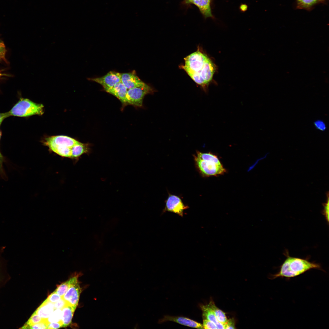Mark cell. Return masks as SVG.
Returning a JSON list of instances; mask_svg holds the SVG:
<instances>
[{
	"label": "cell",
	"instance_id": "obj_1",
	"mask_svg": "<svg viewBox=\"0 0 329 329\" xmlns=\"http://www.w3.org/2000/svg\"><path fill=\"white\" fill-rule=\"evenodd\" d=\"M182 68L197 84L204 89L212 80L216 66L205 54L197 51L184 58Z\"/></svg>",
	"mask_w": 329,
	"mask_h": 329
},
{
	"label": "cell",
	"instance_id": "obj_2",
	"mask_svg": "<svg viewBox=\"0 0 329 329\" xmlns=\"http://www.w3.org/2000/svg\"><path fill=\"white\" fill-rule=\"evenodd\" d=\"M50 150L63 157L77 161L84 154H89L90 144L84 143L70 137L54 136L47 137L42 141Z\"/></svg>",
	"mask_w": 329,
	"mask_h": 329
},
{
	"label": "cell",
	"instance_id": "obj_3",
	"mask_svg": "<svg viewBox=\"0 0 329 329\" xmlns=\"http://www.w3.org/2000/svg\"><path fill=\"white\" fill-rule=\"evenodd\" d=\"M280 267L279 271L271 275V279L278 278H290L302 274L312 269L324 271L320 264L310 261L306 259L293 257L288 255Z\"/></svg>",
	"mask_w": 329,
	"mask_h": 329
},
{
	"label": "cell",
	"instance_id": "obj_4",
	"mask_svg": "<svg viewBox=\"0 0 329 329\" xmlns=\"http://www.w3.org/2000/svg\"><path fill=\"white\" fill-rule=\"evenodd\" d=\"M194 159L197 168L204 176H217L226 172L217 156L210 152L197 151Z\"/></svg>",
	"mask_w": 329,
	"mask_h": 329
},
{
	"label": "cell",
	"instance_id": "obj_5",
	"mask_svg": "<svg viewBox=\"0 0 329 329\" xmlns=\"http://www.w3.org/2000/svg\"><path fill=\"white\" fill-rule=\"evenodd\" d=\"M44 106L27 98H20L9 111L10 116L27 117L34 115H41Z\"/></svg>",
	"mask_w": 329,
	"mask_h": 329
},
{
	"label": "cell",
	"instance_id": "obj_6",
	"mask_svg": "<svg viewBox=\"0 0 329 329\" xmlns=\"http://www.w3.org/2000/svg\"><path fill=\"white\" fill-rule=\"evenodd\" d=\"M152 91L151 88L143 82L137 86L128 90L126 96V103L136 106L141 107L144 96Z\"/></svg>",
	"mask_w": 329,
	"mask_h": 329
},
{
	"label": "cell",
	"instance_id": "obj_7",
	"mask_svg": "<svg viewBox=\"0 0 329 329\" xmlns=\"http://www.w3.org/2000/svg\"><path fill=\"white\" fill-rule=\"evenodd\" d=\"M88 80L99 84L106 91L121 81V73L114 71H110L101 77L89 78Z\"/></svg>",
	"mask_w": 329,
	"mask_h": 329
},
{
	"label": "cell",
	"instance_id": "obj_8",
	"mask_svg": "<svg viewBox=\"0 0 329 329\" xmlns=\"http://www.w3.org/2000/svg\"><path fill=\"white\" fill-rule=\"evenodd\" d=\"M188 208V207L183 204L179 197L170 194L166 201L165 207L164 212H172L182 217L184 210Z\"/></svg>",
	"mask_w": 329,
	"mask_h": 329
},
{
	"label": "cell",
	"instance_id": "obj_9",
	"mask_svg": "<svg viewBox=\"0 0 329 329\" xmlns=\"http://www.w3.org/2000/svg\"><path fill=\"white\" fill-rule=\"evenodd\" d=\"M81 292V290L78 281L69 288L62 298L67 304L76 307Z\"/></svg>",
	"mask_w": 329,
	"mask_h": 329
},
{
	"label": "cell",
	"instance_id": "obj_10",
	"mask_svg": "<svg viewBox=\"0 0 329 329\" xmlns=\"http://www.w3.org/2000/svg\"><path fill=\"white\" fill-rule=\"evenodd\" d=\"M172 321L188 327L199 329L203 328V324L189 318L180 316L165 315L160 319L159 323Z\"/></svg>",
	"mask_w": 329,
	"mask_h": 329
},
{
	"label": "cell",
	"instance_id": "obj_11",
	"mask_svg": "<svg viewBox=\"0 0 329 329\" xmlns=\"http://www.w3.org/2000/svg\"><path fill=\"white\" fill-rule=\"evenodd\" d=\"M121 80L127 89L136 87L143 82L136 75L135 70L121 73Z\"/></svg>",
	"mask_w": 329,
	"mask_h": 329
},
{
	"label": "cell",
	"instance_id": "obj_12",
	"mask_svg": "<svg viewBox=\"0 0 329 329\" xmlns=\"http://www.w3.org/2000/svg\"><path fill=\"white\" fill-rule=\"evenodd\" d=\"M127 90V89L121 81L106 91L115 97L122 103L126 104V96Z\"/></svg>",
	"mask_w": 329,
	"mask_h": 329
},
{
	"label": "cell",
	"instance_id": "obj_13",
	"mask_svg": "<svg viewBox=\"0 0 329 329\" xmlns=\"http://www.w3.org/2000/svg\"><path fill=\"white\" fill-rule=\"evenodd\" d=\"M55 309L54 303L46 299L34 312L43 319L46 320Z\"/></svg>",
	"mask_w": 329,
	"mask_h": 329
},
{
	"label": "cell",
	"instance_id": "obj_14",
	"mask_svg": "<svg viewBox=\"0 0 329 329\" xmlns=\"http://www.w3.org/2000/svg\"><path fill=\"white\" fill-rule=\"evenodd\" d=\"M200 307L202 311L203 319L207 320L214 323L218 329H224V325L218 321L213 310L208 304L201 305Z\"/></svg>",
	"mask_w": 329,
	"mask_h": 329
},
{
	"label": "cell",
	"instance_id": "obj_15",
	"mask_svg": "<svg viewBox=\"0 0 329 329\" xmlns=\"http://www.w3.org/2000/svg\"><path fill=\"white\" fill-rule=\"evenodd\" d=\"M76 308L67 304L61 309L62 327H66L70 324Z\"/></svg>",
	"mask_w": 329,
	"mask_h": 329
},
{
	"label": "cell",
	"instance_id": "obj_16",
	"mask_svg": "<svg viewBox=\"0 0 329 329\" xmlns=\"http://www.w3.org/2000/svg\"><path fill=\"white\" fill-rule=\"evenodd\" d=\"M211 0H195L191 2L199 9L200 12L206 18L212 17L210 8Z\"/></svg>",
	"mask_w": 329,
	"mask_h": 329
},
{
	"label": "cell",
	"instance_id": "obj_17",
	"mask_svg": "<svg viewBox=\"0 0 329 329\" xmlns=\"http://www.w3.org/2000/svg\"><path fill=\"white\" fill-rule=\"evenodd\" d=\"M78 276L70 278L69 280L58 285L54 291L62 297L70 287L78 281Z\"/></svg>",
	"mask_w": 329,
	"mask_h": 329
},
{
	"label": "cell",
	"instance_id": "obj_18",
	"mask_svg": "<svg viewBox=\"0 0 329 329\" xmlns=\"http://www.w3.org/2000/svg\"><path fill=\"white\" fill-rule=\"evenodd\" d=\"M208 305L213 310L218 321L224 325L225 324L228 320L225 313L217 307L212 300L210 301Z\"/></svg>",
	"mask_w": 329,
	"mask_h": 329
},
{
	"label": "cell",
	"instance_id": "obj_19",
	"mask_svg": "<svg viewBox=\"0 0 329 329\" xmlns=\"http://www.w3.org/2000/svg\"><path fill=\"white\" fill-rule=\"evenodd\" d=\"M62 311L60 309H55L50 316L47 319V322L56 323L61 322Z\"/></svg>",
	"mask_w": 329,
	"mask_h": 329
},
{
	"label": "cell",
	"instance_id": "obj_20",
	"mask_svg": "<svg viewBox=\"0 0 329 329\" xmlns=\"http://www.w3.org/2000/svg\"><path fill=\"white\" fill-rule=\"evenodd\" d=\"M44 320L41 317L34 312L22 328H29L30 326L40 323Z\"/></svg>",
	"mask_w": 329,
	"mask_h": 329
},
{
	"label": "cell",
	"instance_id": "obj_21",
	"mask_svg": "<svg viewBox=\"0 0 329 329\" xmlns=\"http://www.w3.org/2000/svg\"><path fill=\"white\" fill-rule=\"evenodd\" d=\"M329 194L327 193V199L326 203H324L323 206L324 209L323 210V214L324 215L325 218L327 222H329Z\"/></svg>",
	"mask_w": 329,
	"mask_h": 329
},
{
	"label": "cell",
	"instance_id": "obj_22",
	"mask_svg": "<svg viewBox=\"0 0 329 329\" xmlns=\"http://www.w3.org/2000/svg\"><path fill=\"white\" fill-rule=\"evenodd\" d=\"M62 298V296L54 291L48 296L47 299L49 301L55 303Z\"/></svg>",
	"mask_w": 329,
	"mask_h": 329
},
{
	"label": "cell",
	"instance_id": "obj_23",
	"mask_svg": "<svg viewBox=\"0 0 329 329\" xmlns=\"http://www.w3.org/2000/svg\"><path fill=\"white\" fill-rule=\"evenodd\" d=\"M48 324L46 320H44L40 323L30 326L29 328L46 329Z\"/></svg>",
	"mask_w": 329,
	"mask_h": 329
},
{
	"label": "cell",
	"instance_id": "obj_24",
	"mask_svg": "<svg viewBox=\"0 0 329 329\" xmlns=\"http://www.w3.org/2000/svg\"><path fill=\"white\" fill-rule=\"evenodd\" d=\"M203 326L204 329H217L216 326L214 323L207 319H203Z\"/></svg>",
	"mask_w": 329,
	"mask_h": 329
},
{
	"label": "cell",
	"instance_id": "obj_25",
	"mask_svg": "<svg viewBox=\"0 0 329 329\" xmlns=\"http://www.w3.org/2000/svg\"><path fill=\"white\" fill-rule=\"evenodd\" d=\"M314 125L317 129L322 131H324L326 129L324 122L321 120H317L314 122Z\"/></svg>",
	"mask_w": 329,
	"mask_h": 329
},
{
	"label": "cell",
	"instance_id": "obj_26",
	"mask_svg": "<svg viewBox=\"0 0 329 329\" xmlns=\"http://www.w3.org/2000/svg\"><path fill=\"white\" fill-rule=\"evenodd\" d=\"M6 52L5 45L0 39V60L5 59Z\"/></svg>",
	"mask_w": 329,
	"mask_h": 329
},
{
	"label": "cell",
	"instance_id": "obj_27",
	"mask_svg": "<svg viewBox=\"0 0 329 329\" xmlns=\"http://www.w3.org/2000/svg\"><path fill=\"white\" fill-rule=\"evenodd\" d=\"M224 329H235V321L233 318L228 320L227 323L224 325Z\"/></svg>",
	"mask_w": 329,
	"mask_h": 329
},
{
	"label": "cell",
	"instance_id": "obj_28",
	"mask_svg": "<svg viewBox=\"0 0 329 329\" xmlns=\"http://www.w3.org/2000/svg\"><path fill=\"white\" fill-rule=\"evenodd\" d=\"M67 303L62 298L60 300L54 303V306L55 309H62Z\"/></svg>",
	"mask_w": 329,
	"mask_h": 329
},
{
	"label": "cell",
	"instance_id": "obj_29",
	"mask_svg": "<svg viewBox=\"0 0 329 329\" xmlns=\"http://www.w3.org/2000/svg\"><path fill=\"white\" fill-rule=\"evenodd\" d=\"M62 323L61 322L56 323H48L47 329H58L62 327Z\"/></svg>",
	"mask_w": 329,
	"mask_h": 329
},
{
	"label": "cell",
	"instance_id": "obj_30",
	"mask_svg": "<svg viewBox=\"0 0 329 329\" xmlns=\"http://www.w3.org/2000/svg\"><path fill=\"white\" fill-rule=\"evenodd\" d=\"M10 116L9 111L5 113H0V126L3 120L6 118Z\"/></svg>",
	"mask_w": 329,
	"mask_h": 329
},
{
	"label": "cell",
	"instance_id": "obj_31",
	"mask_svg": "<svg viewBox=\"0 0 329 329\" xmlns=\"http://www.w3.org/2000/svg\"><path fill=\"white\" fill-rule=\"evenodd\" d=\"M0 174L2 176H4L5 173L3 168V164L0 162Z\"/></svg>",
	"mask_w": 329,
	"mask_h": 329
},
{
	"label": "cell",
	"instance_id": "obj_32",
	"mask_svg": "<svg viewBox=\"0 0 329 329\" xmlns=\"http://www.w3.org/2000/svg\"><path fill=\"white\" fill-rule=\"evenodd\" d=\"M2 135L1 131L0 130V141L1 140V138ZM4 161V158L3 157L2 155L0 150V162L3 164V162Z\"/></svg>",
	"mask_w": 329,
	"mask_h": 329
},
{
	"label": "cell",
	"instance_id": "obj_33",
	"mask_svg": "<svg viewBox=\"0 0 329 329\" xmlns=\"http://www.w3.org/2000/svg\"><path fill=\"white\" fill-rule=\"evenodd\" d=\"M188 2L191 3L192 2L195 0H186Z\"/></svg>",
	"mask_w": 329,
	"mask_h": 329
},
{
	"label": "cell",
	"instance_id": "obj_34",
	"mask_svg": "<svg viewBox=\"0 0 329 329\" xmlns=\"http://www.w3.org/2000/svg\"><path fill=\"white\" fill-rule=\"evenodd\" d=\"M302 0H296V2H299V1H302Z\"/></svg>",
	"mask_w": 329,
	"mask_h": 329
},
{
	"label": "cell",
	"instance_id": "obj_35",
	"mask_svg": "<svg viewBox=\"0 0 329 329\" xmlns=\"http://www.w3.org/2000/svg\"><path fill=\"white\" fill-rule=\"evenodd\" d=\"M1 76H2V74L0 72V78Z\"/></svg>",
	"mask_w": 329,
	"mask_h": 329
}]
</instances>
